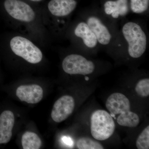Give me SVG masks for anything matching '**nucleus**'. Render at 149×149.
<instances>
[{"label": "nucleus", "mask_w": 149, "mask_h": 149, "mask_svg": "<svg viewBox=\"0 0 149 149\" xmlns=\"http://www.w3.org/2000/svg\"><path fill=\"white\" fill-rule=\"evenodd\" d=\"M135 91L139 96L142 97L149 95V79H143L138 82L136 85Z\"/></svg>", "instance_id": "a211bd4d"}, {"label": "nucleus", "mask_w": 149, "mask_h": 149, "mask_svg": "<svg viewBox=\"0 0 149 149\" xmlns=\"http://www.w3.org/2000/svg\"><path fill=\"white\" fill-rule=\"evenodd\" d=\"M149 0H130V10L134 13L143 14L148 9Z\"/></svg>", "instance_id": "2eb2a0df"}, {"label": "nucleus", "mask_w": 149, "mask_h": 149, "mask_svg": "<svg viewBox=\"0 0 149 149\" xmlns=\"http://www.w3.org/2000/svg\"><path fill=\"white\" fill-rule=\"evenodd\" d=\"M84 20L95 35L99 44L107 47L111 44L113 34L101 17L97 15L91 14L85 17Z\"/></svg>", "instance_id": "423d86ee"}, {"label": "nucleus", "mask_w": 149, "mask_h": 149, "mask_svg": "<svg viewBox=\"0 0 149 149\" xmlns=\"http://www.w3.org/2000/svg\"><path fill=\"white\" fill-rule=\"evenodd\" d=\"M136 147L139 149L149 148V126L145 128L139 135L136 143Z\"/></svg>", "instance_id": "f3484780"}, {"label": "nucleus", "mask_w": 149, "mask_h": 149, "mask_svg": "<svg viewBox=\"0 0 149 149\" xmlns=\"http://www.w3.org/2000/svg\"><path fill=\"white\" fill-rule=\"evenodd\" d=\"M65 72L70 74L85 75L92 74L95 66L94 63L77 54H71L65 58L62 62Z\"/></svg>", "instance_id": "39448f33"}, {"label": "nucleus", "mask_w": 149, "mask_h": 149, "mask_svg": "<svg viewBox=\"0 0 149 149\" xmlns=\"http://www.w3.org/2000/svg\"><path fill=\"white\" fill-rule=\"evenodd\" d=\"M77 148L79 149H103L104 147L97 141L87 138L80 139L77 142Z\"/></svg>", "instance_id": "dca6fc26"}, {"label": "nucleus", "mask_w": 149, "mask_h": 149, "mask_svg": "<svg viewBox=\"0 0 149 149\" xmlns=\"http://www.w3.org/2000/svg\"><path fill=\"white\" fill-rule=\"evenodd\" d=\"M115 124L113 117L109 113L98 110L91 117V133L93 138L98 141H104L113 134Z\"/></svg>", "instance_id": "7ed1b4c3"}, {"label": "nucleus", "mask_w": 149, "mask_h": 149, "mask_svg": "<svg viewBox=\"0 0 149 149\" xmlns=\"http://www.w3.org/2000/svg\"><path fill=\"white\" fill-rule=\"evenodd\" d=\"M106 106L112 117L117 116V122L119 125L134 128L139 125V116L130 111V104L128 98L123 94L114 93L107 100Z\"/></svg>", "instance_id": "f257e3e1"}, {"label": "nucleus", "mask_w": 149, "mask_h": 149, "mask_svg": "<svg viewBox=\"0 0 149 149\" xmlns=\"http://www.w3.org/2000/svg\"><path fill=\"white\" fill-rule=\"evenodd\" d=\"M10 47L14 53L29 63L37 64L42 60L43 54L40 49L24 37H13L10 41Z\"/></svg>", "instance_id": "20e7f679"}, {"label": "nucleus", "mask_w": 149, "mask_h": 149, "mask_svg": "<svg viewBox=\"0 0 149 149\" xmlns=\"http://www.w3.org/2000/svg\"><path fill=\"white\" fill-rule=\"evenodd\" d=\"M16 94L21 101L29 104H37L43 98V90L37 85H22L17 88Z\"/></svg>", "instance_id": "1a4fd4ad"}, {"label": "nucleus", "mask_w": 149, "mask_h": 149, "mask_svg": "<svg viewBox=\"0 0 149 149\" xmlns=\"http://www.w3.org/2000/svg\"><path fill=\"white\" fill-rule=\"evenodd\" d=\"M4 6L8 13L15 19L25 22H31L35 19V11L24 2L20 0H6Z\"/></svg>", "instance_id": "0eeeda50"}, {"label": "nucleus", "mask_w": 149, "mask_h": 149, "mask_svg": "<svg viewBox=\"0 0 149 149\" xmlns=\"http://www.w3.org/2000/svg\"><path fill=\"white\" fill-rule=\"evenodd\" d=\"M30 1L34 2H40L41 1H42V0H30Z\"/></svg>", "instance_id": "6ab92c4d"}, {"label": "nucleus", "mask_w": 149, "mask_h": 149, "mask_svg": "<svg viewBox=\"0 0 149 149\" xmlns=\"http://www.w3.org/2000/svg\"><path fill=\"white\" fill-rule=\"evenodd\" d=\"M74 106V100L72 97L69 95L62 96L54 104L51 117L55 122H62L72 114Z\"/></svg>", "instance_id": "6e6552de"}, {"label": "nucleus", "mask_w": 149, "mask_h": 149, "mask_svg": "<svg viewBox=\"0 0 149 149\" xmlns=\"http://www.w3.org/2000/svg\"><path fill=\"white\" fill-rule=\"evenodd\" d=\"M129 11L128 0H109L104 4L105 15L111 19L116 20L125 17Z\"/></svg>", "instance_id": "9b49d317"}, {"label": "nucleus", "mask_w": 149, "mask_h": 149, "mask_svg": "<svg viewBox=\"0 0 149 149\" xmlns=\"http://www.w3.org/2000/svg\"><path fill=\"white\" fill-rule=\"evenodd\" d=\"M14 123L13 112L4 111L0 115V144H6L10 141Z\"/></svg>", "instance_id": "ddd939ff"}, {"label": "nucleus", "mask_w": 149, "mask_h": 149, "mask_svg": "<svg viewBox=\"0 0 149 149\" xmlns=\"http://www.w3.org/2000/svg\"><path fill=\"white\" fill-rule=\"evenodd\" d=\"M121 33L127 43L128 55L132 58L141 57L148 45V36L143 26L137 22L128 21L123 25Z\"/></svg>", "instance_id": "f03ea898"}, {"label": "nucleus", "mask_w": 149, "mask_h": 149, "mask_svg": "<svg viewBox=\"0 0 149 149\" xmlns=\"http://www.w3.org/2000/svg\"><path fill=\"white\" fill-rule=\"evenodd\" d=\"M22 144L24 149H39L42 146V141L36 133L27 131L22 136Z\"/></svg>", "instance_id": "4468645a"}, {"label": "nucleus", "mask_w": 149, "mask_h": 149, "mask_svg": "<svg viewBox=\"0 0 149 149\" xmlns=\"http://www.w3.org/2000/svg\"><path fill=\"white\" fill-rule=\"evenodd\" d=\"M77 6L75 0H51L48 5L50 13L57 17H65L74 11Z\"/></svg>", "instance_id": "f8f14e48"}, {"label": "nucleus", "mask_w": 149, "mask_h": 149, "mask_svg": "<svg viewBox=\"0 0 149 149\" xmlns=\"http://www.w3.org/2000/svg\"><path fill=\"white\" fill-rule=\"evenodd\" d=\"M74 33L81 40L85 48L93 49L97 47L99 43L96 36L85 20L77 23L74 28Z\"/></svg>", "instance_id": "9d476101"}]
</instances>
